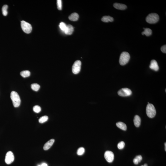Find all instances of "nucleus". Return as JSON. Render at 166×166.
<instances>
[{"instance_id":"1","label":"nucleus","mask_w":166,"mask_h":166,"mask_svg":"<svg viewBox=\"0 0 166 166\" xmlns=\"http://www.w3.org/2000/svg\"><path fill=\"white\" fill-rule=\"evenodd\" d=\"M11 98L15 107L19 106L21 103V100L19 95L16 92L12 91L11 94Z\"/></svg>"},{"instance_id":"2","label":"nucleus","mask_w":166,"mask_h":166,"mask_svg":"<svg viewBox=\"0 0 166 166\" xmlns=\"http://www.w3.org/2000/svg\"><path fill=\"white\" fill-rule=\"evenodd\" d=\"M130 59V55L128 52H123L120 55L119 59V63L122 66H124L128 63Z\"/></svg>"},{"instance_id":"3","label":"nucleus","mask_w":166,"mask_h":166,"mask_svg":"<svg viewBox=\"0 0 166 166\" xmlns=\"http://www.w3.org/2000/svg\"><path fill=\"white\" fill-rule=\"evenodd\" d=\"M159 17L158 14L156 13L149 14L146 18V21L148 23L154 24L157 23L159 21Z\"/></svg>"},{"instance_id":"4","label":"nucleus","mask_w":166,"mask_h":166,"mask_svg":"<svg viewBox=\"0 0 166 166\" xmlns=\"http://www.w3.org/2000/svg\"><path fill=\"white\" fill-rule=\"evenodd\" d=\"M146 112L147 115L149 118H153L155 116L156 112L155 107L153 104H148L146 108Z\"/></svg>"},{"instance_id":"5","label":"nucleus","mask_w":166,"mask_h":166,"mask_svg":"<svg viewBox=\"0 0 166 166\" xmlns=\"http://www.w3.org/2000/svg\"><path fill=\"white\" fill-rule=\"evenodd\" d=\"M21 27L23 31L26 33L29 34L32 30V27L30 23L24 21L21 22Z\"/></svg>"},{"instance_id":"6","label":"nucleus","mask_w":166,"mask_h":166,"mask_svg":"<svg viewBox=\"0 0 166 166\" xmlns=\"http://www.w3.org/2000/svg\"><path fill=\"white\" fill-rule=\"evenodd\" d=\"M81 65V62L80 60H77L74 62L72 67V72L74 74H77L80 72Z\"/></svg>"},{"instance_id":"7","label":"nucleus","mask_w":166,"mask_h":166,"mask_svg":"<svg viewBox=\"0 0 166 166\" xmlns=\"http://www.w3.org/2000/svg\"><path fill=\"white\" fill-rule=\"evenodd\" d=\"M118 95L122 97H126L130 96L132 94L131 90L128 88H123L118 91Z\"/></svg>"},{"instance_id":"8","label":"nucleus","mask_w":166,"mask_h":166,"mask_svg":"<svg viewBox=\"0 0 166 166\" xmlns=\"http://www.w3.org/2000/svg\"><path fill=\"white\" fill-rule=\"evenodd\" d=\"M14 160V156L12 151H9L6 153L5 161L6 164L9 165L13 163Z\"/></svg>"},{"instance_id":"9","label":"nucleus","mask_w":166,"mask_h":166,"mask_svg":"<svg viewBox=\"0 0 166 166\" xmlns=\"http://www.w3.org/2000/svg\"><path fill=\"white\" fill-rule=\"evenodd\" d=\"M104 157L107 161L109 163H112L114 160V155L113 152L107 151L105 152Z\"/></svg>"},{"instance_id":"10","label":"nucleus","mask_w":166,"mask_h":166,"mask_svg":"<svg viewBox=\"0 0 166 166\" xmlns=\"http://www.w3.org/2000/svg\"><path fill=\"white\" fill-rule=\"evenodd\" d=\"M149 68L152 70H154V71H158L159 69V67L158 66V63L155 60H152L151 61Z\"/></svg>"},{"instance_id":"11","label":"nucleus","mask_w":166,"mask_h":166,"mask_svg":"<svg viewBox=\"0 0 166 166\" xmlns=\"http://www.w3.org/2000/svg\"><path fill=\"white\" fill-rule=\"evenodd\" d=\"M55 142V140L53 139L50 140L45 143L43 146V149L45 150H48L51 147Z\"/></svg>"},{"instance_id":"12","label":"nucleus","mask_w":166,"mask_h":166,"mask_svg":"<svg viewBox=\"0 0 166 166\" xmlns=\"http://www.w3.org/2000/svg\"><path fill=\"white\" fill-rule=\"evenodd\" d=\"M113 6L116 9L122 10H125L127 8V6L123 4L115 3H114Z\"/></svg>"},{"instance_id":"13","label":"nucleus","mask_w":166,"mask_h":166,"mask_svg":"<svg viewBox=\"0 0 166 166\" xmlns=\"http://www.w3.org/2000/svg\"><path fill=\"white\" fill-rule=\"evenodd\" d=\"M74 28L71 25L69 24L66 26V28L64 32L67 35H71L74 31Z\"/></svg>"},{"instance_id":"14","label":"nucleus","mask_w":166,"mask_h":166,"mask_svg":"<svg viewBox=\"0 0 166 166\" xmlns=\"http://www.w3.org/2000/svg\"><path fill=\"white\" fill-rule=\"evenodd\" d=\"M134 125L136 127H139L140 126L141 122V119L139 116L135 115L134 117Z\"/></svg>"},{"instance_id":"15","label":"nucleus","mask_w":166,"mask_h":166,"mask_svg":"<svg viewBox=\"0 0 166 166\" xmlns=\"http://www.w3.org/2000/svg\"><path fill=\"white\" fill-rule=\"evenodd\" d=\"M79 18V15L76 13H74L71 14L69 16V19L71 21H78Z\"/></svg>"},{"instance_id":"16","label":"nucleus","mask_w":166,"mask_h":166,"mask_svg":"<svg viewBox=\"0 0 166 166\" xmlns=\"http://www.w3.org/2000/svg\"><path fill=\"white\" fill-rule=\"evenodd\" d=\"M102 21L105 22H112L114 21V18L112 17L109 16H103L102 18Z\"/></svg>"},{"instance_id":"17","label":"nucleus","mask_w":166,"mask_h":166,"mask_svg":"<svg viewBox=\"0 0 166 166\" xmlns=\"http://www.w3.org/2000/svg\"><path fill=\"white\" fill-rule=\"evenodd\" d=\"M116 125L118 128L121 129L122 130H126L127 129V126L124 123L122 122H119L117 123Z\"/></svg>"},{"instance_id":"18","label":"nucleus","mask_w":166,"mask_h":166,"mask_svg":"<svg viewBox=\"0 0 166 166\" xmlns=\"http://www.w3.org/2000/svg\"><path fill=\"white\" fill-rule=\"evenodd\" d=\"M144 31L142 32V35H145L146 36H149L151 35L152 34V31L149 28H143Z\"/></svg>"},{"instance_id":"19","label":"nucleus","mask_w":166,"mask_h":166,"mask_svg":"<svg viewBox=\"0 0 166 166\" xmlns=\"http://www.w3.org/2000/svg\"><path fill=\"white\" fill-rule=\"evenodd\" d=\"M30 72L28 70H24L21 72V76L23 78H26L29 76L30 75Z\"/></svg>"},{"instance_id":"20","label":"nucleus","mask_w":166,"mask_h":166,"mask_svg":"<svg viewBox=\"0 0 166 166\" xmlns=\"http://www.w3.org/2000/svg\"><path fill=\"white\" fill-rule=\"evenodd\" d=\"M40 88L39 85L37 83H34L31 85V88L34 91H38Z\"/></svg>"},{"instance_id":"21","label":"nucleus","mask_w":166,"mask_h":166,"mask_svg":"<svg viewBox=\"0 0 166 166\" xmlns=\"http://www.w3.org/2000/svg\"><path fill=\"white\" fill-rule=\"evenodd\" d=\"M8 6L7 5H5L2 7V14L4 16H7L8 12H7V9L8 8Z\"/></svg>"},{"instance_id":"22","label":"nucleus","mask_w":166,"mask_h":166,"mask_svg":"<svg viewBox=\"0 0 166 166\" xmlns=\"http://www.w3.org/2000/svg\"><path fill=\"white\" fill-rule=\"evenodd\" d=\"M48 119V117L47 116H44L42 117L39 119V122L41 124H43L47 121Z\"/></svg>"},{"instance_id":"23","label":"nucleus","mask_w":166,"mask_h":166,"mask_svg":"<svg viewBox=\"0 0 166 166\" xmlns=\"http://www.w3.org/2000/svg\"><path fill=\"white\" fill-rule=\"evenodd\" d=\"M85 149L83 147H81L78 149L77 151V154L78 155H82L85 153Z\"/></svg>"},{"instance_id":"24","label":"nucleus","mask_w":166,"mask_h":166,"mask_svg":"<svg viewBox=\"0 0 166 166\" xmlns=\"http://www.w3.org/2000/svg\"><path fill=\"white\" fill-rule=\"evenodd\" d=\"M60 27L62 31H64L66 28V24L64 23V22H62L60 23Z\"/></svg>"},{"instance_id":"25","label":"nucleus","mask_w":166,"mask_h":166,"mask_svg":"<svg viewBox=\"0 0 166 166\" xmlns=\"http://www.w3.org/2000/svg\"><path fill=\"white\" fill-rule=\"evenodd\" d=\"M33 110L36 113H39L41 111V108L39 105H35L33 108Z\"/></svg>"},{"instance_id":"26","label":"nucleus","mask_w":166,"mask_h":166,"mask_svg":"<svg viewBox=\"0 0 166 166\" xmlns=\"http://www.w3.org/2000/svg\"><path fill=\"white\" fill-rule=\"evenodd\" d=\"M125 146V143L124 142H121L119 143H118V149H124Z\"/></svg>"},{"instance_id":"27","label":"nucleus","mask_w":166,"mask_h":166,"mask_svg":"<svg viewBox=\"0 0 166 166\" xmlns=\"http://www.w3.org/2000/svg\"><path fill=\"white\" fill-rule=\"evenodd\" d=\"M57 5L58 9L61 10L62 9V1L61 0H57Z\"/></svg>"},{"instance_id":"28","label":"nucleus","mask_w":166,"mask_h":166,"mask_svg":"<svg viewBox=\"0 0 166 166\" xmlns=\"http://www.w3.org/2000/svg\"><path fill=\"white\" fill-rule=\"evenodd\" d=\"M161 51L162 52L164 53H166V45H163L161 47Z\"/></svg>"},{"instance_id":"29","label":"nucleus","mask_w":166,"mask_h":166,"mask_svg":"<svg viewBox=\"0 0 166 166\" xmlns=\"http://www.w3.org/2000/svg\"><path fill=\"white\" fill-rule=\"evenodd\" d=\"M135 158H136L138 160V161L139 162V163L141 161L142 159H143V158L141 155H139L136 156L135 157Z\"/></svg>"},{"instance_id":"30","label":"nucleus","mask_w":166,"mask_h":166,"mask_svg":"<svg viewBox=\"0 0 166 166\" xmlns=\"http://www.w3.org/2000/svg\"><path fill=\"white\" fill-rule=\"evenodd\" d=\"M133 162H134V164L136 165H137L139 163V162L138 160L135 158L133 160Z\"/></svg>"},{"instance_id":"31","label":"nucleus","mask_w":166,"mask_h":166,"mask_svg":"<svg viewBox=\"0 0 166 166\" xmlns=\"http://www.w3.org/2000/svg\"><path fill=\"white\" fill-rule=\"evenodd\" d=\"M41 165V166H48L47 164L46 163H43Z\"/></svg>"},{"instance_id":"32","label":"nucleus","mask_w":166,"mask_h":166,"mask_svg":"<svg viewBox=\"0 0 166 166\" xmlns=\"http://www.w3.org/2000/svg\"><path fill=\"white\" fill-rule=\"evenodd\" d=\"M148 166V165H147V164H145L144 165H142V166Z\"/></svg>"},{"instance_id":"33","label":"nucleus","mask_w":166,"mask_h":166,"mask_svg":"<svg viewBox=\"0 0 166 166\" xmlns=\"http://www.w3.org/2000/svg\"><path fill=\"white\" fill-rule=\"evenodd\" d=\"M165 150L166 151V143H165Z\"/></svg>"},{"instance_id":"34","label":"nucleus","mask_w":166,"mask_h":166,"mask_svg":"<svg viewBox=\"0 0 166 166\" xmlns=\"http://www.w3.org/2000/svg\"><path fill=\"white\" fill-rule=\"evenodd\" d=\"M38 166H41V165H39Z\"/></svg>"}]
</instances>
